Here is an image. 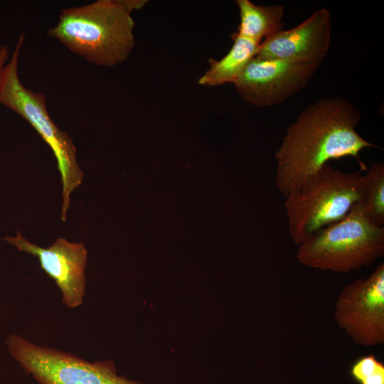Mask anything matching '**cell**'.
<instances>
[{"label":"cell","instance_id":"8fae6325","mask_svg":"<svg viewBox=\"0 0 384 384\" xmlns=\"http://www.w3.org/2000/svg\"><path fill=\"white\" fill-rule=\"evenodd\" d=\"M232 37L231 48L221 59H210L209 68L198 79L199 85L214 87L234 84L247 65L257 55L261 43L242 37L236 32Z\"/></svg>","mask_w":384,"mask_h":384},{"label":"cell","instance_id":"277c9868","mask_svg":"<svg viewBox=\"0 0 384 384\" xmlns=\"http://www.w3.org/2000/svg\"><path fill=\"white\" fill-rule=\"evenodd\" d=\"M384 255V227L372 224L360 202L341 220L314 233L299 245L302 265L349 273L370 266Z\"/></svg>","mask_w":384,"mask_h":384},{"label":"cell","instance_id":"3957f363","mask_svg":"<svg viewBox=\"0 0 384 384\" xmlns=\"http://www.w3.org/2000/svg\"><path fill=\"white\" fill-rule=\"evenodd\" d=\"M364 193L363 176L326 164L284 203L290 237L300 245L318 230L343 219Z\"/></svg>","mask_w":384,"mask_h":384},{"label":"cell","instance_id":"6da1fadb","mask_svg":"<svg viewBox=\"0 0 384 384\" xmlns=\"http://www.w3.org/2000/svg\"><path fill=\"white\" fill-rule=\"evenodd\" d=\"M361 117L349 100L339 97L322 98L302 110L287 127L274 155L279 192L286 196L298 190L332 159L354 157L366 171L359 154L376 146L356 132Z\"/></svg>","mask_w":384,"mask_h":384},{"label":"cell","instance_id":"52a82bcc","mask_svg":"<svg viewBox=\"0 0 384 384\" xmlns=\"http://www.w3.org/2000/svg\"><path fill=\"white\" fill-rule=\"evenodd\" d=\"M334 318L352 341L365 347L384 344V263L366 278L346 284L335 302Z\"/></svg>","mask_w":384,"mask_h":384},{"label":"cell","instance_id":"7a4b0ae2","mask_svg":"<svg viewBox=\"0 0 384 384\" xmlns=\"http://www.w3.org/2000/svg\"><path fill=\"white\" fill-rule=\"evenodd\" d=\"M146 0H97L60 11L48 36L97 66L112 67L126 60L134 48L132 12Z\"/></svg>","mask_w":384,"mask_h":384},{"label":"cell","instance_id":"30bf717a","mask_svg":"<svg viewBox=\"0 0 384 384\" xmlns=\"http://www.w3.org/2000/svg\"><path fill=\"white\" fill-rule=\"evenodd\" d=\"M331 40V13L321 8L295 27L281 30L265 38L256 56L294 63L321 65L329 50Z\"/></svg>","mask_w":384,"mask_h":384},{"label":"cell","instance_id":"ba28073f","mask_svg":"<svg viewBox=\"0 0 384 384\" xmlns=\"http://www.w3.org/2000/svg\"><path fill=\"white\" fill-rule=\"evenodd\" d=\"M319 65L255 56L234 85L244 102L258 107L274 106L301 91Z\"/></svg>","mask_w":384,"mask_h":384},{"label":"cell","instance_id":"5b68a950","mask_svg":"<svg viewBox=\"0 0 384 384\" xmlns=\"http://www.w3.org/2000/svg\"><path fill=\"white\" fill-rule=\"evenodd\" d=\"M21 33L0 80V103L17 113L50 146L57 161L62 184L61 220L65 222L70 195L80 186L84 174L77 160V149L70 136L50 118L42 93L21 82L18 72L20 51L24 41Z\"/></svg>","mask_w":384,"mask_h":384},{"label":"cell","instance_id":"4fadbf2b","mask_svg":"<svg viewBox=\"0 0 384 384\" xmlns=\"http://www.w3.org/2000/svg\"><path fill=\"white\" fill-rule=\"evenodd\" d=\"M366 171L363 176L364 193L360 203L372 224L384 227V165L374 162Z\"/></svg>","mask_w":384,"mask_h":384},{"label":"cell","instance_id":"8992f818","mask_svg":"<svg viewBox=\"0 0 384 384\" xmlns=\"http://www.w3.org/2000/svg\"><path fill=\"white\" fill-rule=\"evenodd\" d=\"M6 344L12 357L39 384H144L118 375L110 360L89 362L16 334L6 338Z\"/></svg>","mask_w":384,"mask_h":384},{"label":"cell","instance_id":"5bb4252c","mask_svg":"<svg viewBox=\"0 0 384 384\" xmlns=\"http://www.w3.org/2000/svg\"><path fill=\"white\" fill-rule=\"evenodd\" d=\"M350 374L358 384H384V364L373 354L357 358L351 366Z\"/></svg>","mask_w":384,"mask_h":384},{"label":"cell","instance_id":"9a60e30c","mask_svg":"<svg viewBox=\"0 0 384 384\" xmlns=\"http://www.w3.org/2000/svg\"><path fill=\"white\" fill-rule=\"evenodd\" d=\"M9 50L7 46H3L0 48V80L9 59Z\"/></svg>","mask_w":384,"mask_h":384},{"label":"cell","instance_id":"9c48e42d","mask_svg":"<svg viewBox=\"0 0 384 384\" xmlns=\"http://www.w3.org/2000/svg\"><path fill=\"white\" fill-rule=\"evenodd\" d=\"M4 240L18 250L38 258L41 269L60 290L63 302L67 307L75 309L82 304L87 262L84 243L58 238L46 248L28 241L18 232L15 237H6Z\"/></svg>","mask_w":384,"mask_h":384},{"label":"cell","instance_id":"7c38bea8","mask_svg":"<svg viewBox=\"0 0 384 384\" xmlns=\"http://www.w3.org/2000/svg\"><path fill=\"white\" fill-rule=\"evenodd\" d=\"M240 12L238 35L262 41L282 30L284 7L281 5H256L249 0H237Z\"/></svg>","mask_w":384,"mask_h":384}]
</instances>
